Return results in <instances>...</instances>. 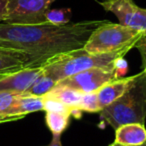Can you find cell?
<instances>
[{"mask_svg": "<svg viewBox=\"0 0 146 146\" xmlns=\"http://www.w3.org/2000/svg\"><path fill=\"white\" fill-rule=\"evenodd\" d=\"M107 20L75 23L46 21L37 24L0 23V47L12 49L28 57L27 67H42L63 53L83 48L94 30Z\"/></svg>", "mask_w": 146, "mask_h": 146, "instance_id": "obj_1", "label": "cell"}, {"mask_svg": "<svg viewBox=\"0 0 146 146\" xmlns=\"http://www.w3.org/2000/svg\"><path fill=\"white\" fill-rule=\"evenodd\" d=\"M131 49L125 48L116 52L92 54L84 48H80L55 56L43 65L42 73L57 83L60 80L90 68L114 66L118 64Z\"/></svg>", "mask_w": 146, "mask_h": 146, "instance_id": "obj_2", "label": "cell"}, {"mask_svg": "<svg viewBox=\"0 0 146 146\" xmlns=\"http://www.w3.org/2000/svg\"><path fill=\"white\" fill-rule=\"evenodd\" d=\"M99 113L101 119L114 129L124 124H144L146 118L145 73L141 71L135 74L134 82L127 91Z\"/></svg>", "mask_w": 146, "mask_h": 146, "instance_id": "obj_3", "label": "cell"}, {"mask_svg": "<svg viewBox=\"0 0 146 146\" xmlns=\"http://www.w3.org/2000/svg\"><path fill=\"white\" fill-rule=\"evenodd\" d=\"M142 33L109 21L92 32L83 48L92 54L110 53L125 48H133Z\"/></svg>", "mask_w": 146, "mask_h": 146, "instance_id": "obj_4", "label": "cell"}, {"mask_svg": "<svg viewBox=\"0 0 146 146\" xmlns=\"http://www.w3.org/2000/svg\"><path fill=\"white\" fill-rule=\"evenodd\" d=\"M127 68V65L124 59H122L118 64L111 67H94L87 70L76 73L74 75L62 79L56 83L58 86L72 88L82 93H90V92H97L100 88L106 83L120 78V75L123 74Z\"/></svg>", "mask_w": 146, "mask_h": 146, "instance_id": "obj_5", "label": "cell"}, {"mask_svg": "<svg viewBox=\"0 0 146 146\" xmlns=\"http://www.w3.org/2000/svg\"><path fill=\"white\" fill-rule=\"evenodd\" d=\"M55 0H8L3 23L37 24L46 22V15Z\"/></svg>", "mask_w": 146, "mask_h": 146, "instance_id": "obj_6", "label": "cell"}, {"mask_svg": "<svg viewBox=\"0 0 146 146\" xmlns=\"http://www.w3.org/2000/svg\"><path fill=\"white\" fill-rule=\"evenodd\" d=\"M100 5L115 14L119 24L146 33V8L136 5L133 0H103Z\"/></svg>", "mask_w": 146, "mask_h": 146, "instance_id": "obj_7", "label": "cell"}, {"mask_svg": "<svg viewBox=\"0 0 146 146\" xmlns=\"http://www.w3.org/2000/svg\"><path fill=\"white\" fill-rule=\"evenodd\" d=\"M42 67H26L19 71L0 75V92L24 93L42 74Z\"/></svg>", "mask_w": 146, "mask_h": 146, "instance_id": "obj_8", "label": "cell"}, {"mask_svg": "<svg viewBox=\"0 0 146 146\" xmlns=\"http://www.w3.org/2000/svg\"><path fill=\"white\" fill-rule=\"evenodd\" d=\"M44 110L43 96H35L26 93L18 94L13 105L7 111V116L11 121L19 120L27 114Z\"/></svg>", "mask_w": 146, "mask_h": 146, "instance_id": "obj_9", "label": "cell"}, {"mask_svg": "<svg viewBox=\"0 0 146 146\" xmlns=\"http://www.w3.org/2000/svg\"><path fill=\"white\" fill-rule=\"evenodd\" d=\"M134 79H135V75L125 78H117L102 86L97 91L98 105L100 109L102 110L103 108L107 107L115 100L121 97L132 85Z\"/></svg>", "mask_w": 146, "mask_h": 146, "instance_id": "obj_10", "label": "cell"}, {"mask_svg": "<svg viewBox=\"0 0 146 146\" xmlns=\"http://www.w3.org/2000/svg\"><path fill=\"white\" fill-rule=\"evenodd\" d=\"M146 141V128L144 124L129 123L121 125L115 129L116 143L122 145L135 146Z\"/></svg>", "mask_w": 146, "mask_h": 146, "instance_id": "obj_11", "label": "cell"}, {"mask_svg": "<svg viewBox=\"0 0 146 146\" xmlns=\"http://www.w3.org/2000/svg\"><path fill=\"white\" fill-rule=\"evenodd\" d=\"M44 96L51 97L53 99H56L63 103L65 106L72 109V115H77L81 114L77 111V107L79 105L81 98L83 96V93L80 91H77L72 88L65 87V86H58L55 85L52 90L45 94Z\"/></svg>", "mask_w": 146, "mask_h": 146, "instance_id": "obj_12", "label": "cell"}, {"mask_svg": "<svg viewBox=\"0 0 146 146\" xmlns=\"http://www.w3.org/2000/svg\"><path fill=\"white\" fill-rule=\"evenodd\" d=\"M72 115L70 111H47L45 115V121L48 129L52 135L61 136L69 124L70 116Z\"/></svg>", "mask_w": 146, "mask_h": 146, "instance_id": "obj_13", "label": "cell"}, {"mask_svg": "<svg viewBox=\"0 0 146 146\" xmlns=\"http://www.w3.org/2000/svg\"><path fill=\"white\" fill-rule=\"evenodd\" d=\"M55 85H56V82L54 80L45 76L42 73L24 93L35 96H44L50 90H52Z\"/></svg>", "mask_w": 146, "mask_h": 146, "instance_id": "obj_14", "label": "cell"}, {"mask_svg": "<svg viewBox=\"0 0 146 146\" xmlns=\"http://www.w3.org/2000/svg\"><path fill=\"white\" fill-rule=\"evenodd\" d=\"M77 111L79 113L82 112H89V113H99L101 111L98 105L97 92H90L83 93L79 105L77 107Z\"/></svg>", "mask_w": 146, "mask_h": 146, "instance_id": "obj_15", "label": "cell"}, {"mask_svg": "<svg viewBox=\"0 0 146 146\" xmlns=\"http://www.w3.org/2000/svg\"><path fill=\"white\" fill-rule=\"evenodd\" d=\"M18 94L20 93L0 92V123L11 121L8 116H7V111L13 105Z\"/></svg>", "mask_w": 146, "mask_h": 146, "instance_id": "obj_16", "label": "cell"}, {"mask_svg": "<svg viewBox=\"0 0 146 146\" xmlns=\"http://www.w3.org/2000/svg\"><path fill=\"white\" fill-rule=\"evenodd\" d=\"M44 98V111H60V112H65V111H70L72 113V109L67 106H65L63 103H61L60 101L56 99H53L51 97H47V96H43Z\"/></svg>", "mask_w": 146, "mask_h": 146, "instance_id": "obj_17", "label": "cell"}, {"mask_svg": "<svg viewBox=\"0 0 146 146\" xmlns=\"http://www.w3.org/2000/svg\"><path fill=\"white\" fill-rule=\"evenodd\" d=\"M134 47H136L140 53L142 62V71L146 75V33H142Z\"/></svg>", "mask_w": 146, "mask_h": 146, "instance_id": "obj_18", "label": "cell"}, {"mask_svg": "<svg viewBox=\"0 0 146 146\" xmlns=\"http://www.w3.org/2000/svg\"><path fill=\"white\" fill-rule=\"evenodd\" d=\"M7 1L8 0H0V23H3L7 14Z\"/></svg>", "mask_w": 146, "mask_h": 146, "instance_id": "obj_19", "label": "cell"}, {"mask_svg": "<svg viewBox=\"0 0 146 146\" xmlns=\"http://www.w3.org/2000/svg\"><path fill=\"white\" fill-rule=\"evenodd\" d=\"M49 146H62L61 140H60V136L53 135V138H52V140H51Z\"/></svg>", "mask_w": 146, "mask_h": 146, "instance_id": "obj_20", "label": "cell"}, {"mask_svg": "<svg viewBox=\"0 0 146 146\" xmlns=\"http://www.w3.org/2000/svg\"><path fill=\"white\" fill-rule=\"evenodd\" d=\"M108 146H128V145H122V144H119V143H116V142H113V143H111L110 145ZM135 146H146V141L144 142L143 144H140V145H135Z\"/></svg>", "mask_w": 146, "mask_h": 146, "instance_id": "obj_21", "label": "cell"}]
</instances>
